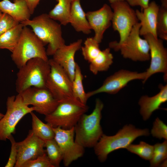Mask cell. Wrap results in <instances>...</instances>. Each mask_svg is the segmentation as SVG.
I'll return each mask as SVG.
<instances>
[{
    "mask_svg": "<svg viewBox=\"0 0 167 167\" xmlns=\"http://www.w3.org/2000/svg\"><path fill=\"white\" fill-rule=\"evenodd\" d=\"M157 37L167 40V5H162L159 8L156 26Z\"/></svg>",
    "mask_w": 167,
    "mask_h": 167,
    "instance_id": "obj_30",
    "label": "cell"
},
{
    "mask_svg": "<svg viewBox=\"0 0 167 167\" xmlns=\"http://www.w3.org/2000/svg\"><path fill=\"white\" fill-rule=\"evenodd\" d=\"M126 149L142 158L147 160H150L152 158L154 152L153 146L142 141L137 144H131Z\"/></svg>",
    "mask_w": 167,
    "mask_h": 167,
    "instance_id": "obj_29",
    "label": "cell"
},
{
    "mask_svg": "<svg viewBox=\"0 0 167 167\" xmlns=\"http://www.w3.org/2000/svg\"><path fill=\"white\" fill-rule=\"evenodd\" d=\"M140 23L133 27L126 41L118 45L109 46L114 51H120L123 58L134 61L144 62L150 59V49L148 42L140 37Z\"/></svg>",
    "mask_w": 167,
    "mask_h": 167,
    "instance_id": "obj_10",
    "label": "cell"
},
{
    "mask_svg": "<svg viewBox=\"0 0 167 167\" xmlns=\"http://www.w3.org/2000/svg\"><path fill=\"white\" fill-rule=\"evenodd\" d=\"M146 75L145 71L139 73L121 69L106 78L100 87L86 93L87 97L88 99L93 96L101 93L116 94L132 80L140 79L143 81Z\"/></svg>",
    "mask_w": 167,
    "mask_h": 167,
    "instance_id": "obj_14",
    "label": "cell"
},
{
    "mask_svg": "<svg viewBox=\"0 0 167 167\" xmlns=\"http://www.w3.org/2000/svg\"><path fill=\"white\" fill-rule=\"evenodd\" d=\"M149 135L148 129H139L131 124L126 125L114 135L108 136L103 134L93 147L95 153L99 161L103 162L111 152L126 148L139 137Z\"/></svg>",
    "mask_w": 167,
    "mask_h": 167,
    "instance_id": "obj_3",
    "label": "cell"
},
{
    "mask_svg": "<svg viewBox=\"0 0 167 167\" xmlns=\"http://www.w3.org/2000/svg\"><path fill=\"white\" fill-rule=\"evenodd\" d=\"M48 61L50 71L46 88L59 103L79 101L74 96L72 82L64 70L52 59H49Z\"/></svg>",
    "mask_w": 167,
    "mask_h": 167,
    "instance_id": "obj_8",
    "label": "cell"
},
{
    "mask_svg": "<svg viewBox=\"0 0 167 167\" xmlns=\"http://www.w3.org/2000/svg\"><path fill=\"white\" fill-rule=\"evenodd\" d=\"M130 6H140L143 10L146 8L149 4V0H125Z\"/></svg>",
    "mask_w": 167,
    "mask_h": 167,
    "instance_id": "obj_36",
    "label": "cell"
},
{
    "mask_svg": "<svg viewBox=\"0 0 167 167\" xmlns=\"http://www.w3.org/2000/svg\"><path fill=\"white\" fill-rule=\"evenodd\" d=\"M19 69L15 83L18 93L32 87L46 88L50 71L48 61L40 58H33Z\"/></svg>",
    "mask_w": 167,
    "mask_h": 167,
    "instance_id": "obj_4",
    "label": "cell"
},
{
    "mask_svg": "<svg viewBox=\"0 0 167 167\" xmlns=\"http://www.w3.org/2000/svg\"><path fill=\"white\" fill-rule=\"evenodd\" d=\"M45 144L44 141L35 135L32 130H30L24 139L16 143L18 153L14 167H21L26 162L45 153Z\"/></svg>",
    "mask_w": 167,
    "mask_h": 167,
    "instance_id": "obj_15",
    "label": "cell"
},
{
    "mask_svg": "<svg viewBox=\"0 0 167 167\" xmlns=\"http://www.w3.org/2000/svg\"><path fill=\"white\" fill-rule=\"evenodd\" d=\"M20 23L24 26L31 27L44 45L48 44L46 49L48 56H53L57 49L65 44L61 25L50 17L48 14H42Z\"/></svg>",
    "mask_w": 167,
    "mask_h": 167,
    "instance_id": "obj_1",
    "label": "cell"
},
{
    "mask_svg": "<svg viewBox=\"0 0 167 167\" xmlns=\"http://www.w3.org/2000/svg\"><path fill=\"white\" fill-rule=\"evenodd\" d=\"M81 39L66 45L65 44L57 49L52 58L64 70L72 82L75 73L76 63L75 60V53L81 49Z\"/></svg>",
    "mask_w": 167,
    "mask_h": 167,
    "instance_id": "obj_17",
    "label": "cell"
},
{
    "mask_svg": "<svg viewBox=\"0 0 167 167\" xmlns=\"http://www.w3.org/2000/svg\"><path fill=\"white\" fill-rule=\"evenodd\" d=\"M154 152L167 154V141L161 143H157L153 146Z\"/></svg>",
    "mask_w": 167,
    "mask_h": 167,
    "instance_id": "obj_37",
    "label": "cell"
},
{
    "mask_svg": "<svg viewBox=\"0 0 167 167\" xmlns=\"http://www.w3.org/2000/svg\"><path fill=\"white\" fill-rule=\"evenodd\" d=\"M84 59L90 63L99 54L101 50L99 44L93 37L87 38L85 41L84 45L81 48Z\"/></svg>",
    "mask_w": 167,
    "mask_h": 167,
    "instance_id": "obj_28",
    "label": "cell"
},
{
    "mask_svg": "<svg viewBox=\"0 0 167 167\" xmlns=\"http://www.w3.org/2000/svg\"><path fill=\"white\" fill-rule=\"evenodd\" d=\"M151 133L152 136L159 139H167V126L158 118H157L153 123Z\"/></svg>",
    "mask_w": 167,
    "mask_h": 167,
    "instance_id": "obj_31",
    "label": "cell"
},
{
    "mask_svg": "<svg viewBox=\"0 0 167 167\" xmlns=\"http://www.w3.org/2000/svg\"><path fill=\"white\" fill-rule=\"evenodd\" d=\"M159 8V6L153 1L149 3L148 7L141 11L139 10L135 11L136 17L138 20L140 21V36L150 34L155 37L158 38L156 26Z\"/></svg>",
    "mask_w": 167,
    "mask_h": 167,
    "instance_id": "obj_18",
    "label": "cell"
},
{
    "mask_svg": "<svg viewBox=\"0 0 167 167\" xmlns=\"http://www.w3.org/2000/svg\"><path fill=\"white\" fill-rule=\"evenodd\" d=\"M2 13L0 11V17L1 16Z\"/></svg>",
    "mask_w": 167,
    "mask_h": 167,
    "instance_id": "obj_41",
    "label": "cell"
},
{
    "mask_svg": "<svg viewBox=\"0 0 167 167\" xmlns=\"http://www.w3.org/2000/svg\"><path fill=\"white\" fill-rule=\"evenodd\" d=\"M21 23L0 36V49H6L11 52L17 45L24 27Z\"/></svg>",
    "mask_w": 167,
    "mask_h": 167,
    "instance_id": "obj_24",
    "label": "cell"
},
{
    "mask_svg": "<svg viewBox=\"0 0 167 167\" xmlns=\"http://www.w3.org/2000/svg\"><path fill=\"white\" fill-rule=\"evenodd\" d=\"M45 46L32 30L24 26L19 40L11 52V59L19 69L33 58L48 61L49 59Z\"/></svg>",
    "mask_w": 167,
    "mask_h": 167,
    "instance_id": "obj_5",
    "label": "cell"
},
{
    "mask_svg": "<svg viewBox=\"0 0 167 167\" xmlns=\"http://www.w3.org/2000/svg\"><path fill=\"white\" fill-rule=\"evenodd\" d=\"M88 109V106L79 101L60 102L53 112L45 116V120L53 127L70 129L74 127Z\"/></svg>",
    "mask_w": 167,
    "mask_h": 167,
    "instance_id": "obj_6",
    "label": "cell"
},
{
    "mask_svg": "<svg viewBox=\"0 0 167 167\" xmlns=\"http://www.w3.org/2000/svg\"><path fill=\"white\" fill-rule=\"evenodd\" d=\"M90 28L95 32L93 39L100 44L105 31L111 24L113 11L111 8L105 4L100 9L86 13Z\"/></svg>",
    "mask_w": 167,
    "mask_h": 167,
    "instance_id": "obj_16",
    "label": "cell"
},
{
    "mask_svg": "<svg viewBox=\"0 0 167 167\" xmlns=\"http://www.w3.org/2000/svg\"><path fill=\"white\" fill-rule=\"evenodd\" d=\"M167 154L153 152L152 158L149 160L150 166L156 167L167 159Z\"/></svg>",
    "mask_w": 167,
    "mask_h": 167,
    "instance_id": "obj_35",
    "label": "cell"
},
{
    "mask_svg": "<svg viewBox=\"0 0 167 167\" xmlns=\"http://www.w3.org/2000/svg\"><path fill=\"white\" fill-rule=\"evenodd\" d=\"M83 78L80 67L76 63L74 77L72 81L73 92L75 98L82 103L86 105L88 99L83 85Z\"/></svg>",
    "mask_w": 167,
    "mask_h": 167,
    "instance_id": "obj_26",
    "label": "cell"
},
{
    "mask_svg": "<svg viewBox=\"0 0 167 167\" xmlns=\"http://www.w3.org/2000/svg\"><path fill=\"white\" fill-rule=\"evenodd\" d=\"M0 11L19 23L30 19L31 15L24 0H14L13 2L9 0L0 1Z\"/></svg>",
    "mask_w": 167,
    "mask_h": 167,
    "instance_id": "obj_20",
    "label": "cell"
},
{
    "mask_svg": "<svg viewBox=\"0 0 167 167\" xmlns=\"http://www.w3.org/2000/svg\"><path fill=\"white\" fill-rule=\"evenodd\" d=\"M19 93L26 105H32L35 111L45 116L53 112L59 103L46 88L32 87Z\"/></svg>",
    "mask_w": 167,
    "mask_h": 167,
    "instance_id": "obj_11",
    "label": "cell"
},
{
    "mask_svg": "<svg viewBox=\"0 0 167 167\" xmlns=\"http://www.w3.org/2000/svg\"><path fill=\"white\" fill-rule=\"evenodd\" d=\"M26 2L31 15L33 14L35 10L41 0H24Z\"/></svg>",
    "mask_w": 167,
    "mask_h": 167,
    "instance_id": "obj_38",
    "label": "cell"
},
{
    "mask_svg": "<svg viewBox=\"0 0 167 167\" xmlns=\"http://www.w3.org/2000/svg\"><path fill=\"white\" fill-rule=\"evenodd\" d=\"M143 36L149 45L151 62L149 67L145 71L146 77L143 83L144 84L150 77L158 73H163L164 80L166 81L167 50L164 46L163 40L150 34Z\"/></svg>",
    "mask_w": 167,
    "mask_h": 167,
    "instance_id": "obj_13",
    "label": "cell"
},
{
    "mask_svg": "<svg viewBox=\"0 0 167 167\" xmlns=\"http://www.w3.org/2000/svg\"><path fill=\"white\" fill-rule=\"evenodd\" d=\"M110 4L120 1H125V0H108Z\"/></svg>",
    "mask_w": 167,
    "mask_h": 167,
    "instance_id": "obj_39",
    "label": "cell"
},
{
    "mask_svg": "<svg viewBox=\"0 0 167 167\" xmlns=\"http://www.w3.org/2000/svg\"><path fill=\"white\" fill-rule=\"evenodd\" d=\"M45 142L46 154L50 162L54 167H59L63 159L62 154L59 147L54 138Z\"/></svg>",
    "mask_w": 167,
    "mask_h": 167,
    "instance_id": "obj_27",
    "label": "cell"
},
{
    "mask_svg": "<svg viewBox=\"0 0 167 167\" xmlns=\"http://www.w3.org/2000/svg\"><path fill=\"white\" fill-rule=\"evenodd\" d=\"M19 23L8 14L2 13L0 17V36Z\"/></svg>",
    "mask_w": 167,
    "mask_h": 167,
    "instance_id": "obj_33",
    "label": "cell"
},
{
    "mask_svg": "<svg viewBox=\"0 0 167 167\" xmlns=\"http://www.w3.org/2000/svg\"><path fill=\"white\" fill-rule=\"evenodd\" d=\"M54 139L62 151L63 164L68 167L74 161L81 157L84 152V148L75 141L74 127L65 129L60 127H53Z\"/></svg>",
    "mask_w": 167,
    "mask_h": 167,
    "instance_id": "obj_12",
    "label": "cell"
},
{
    "mask_svg": "<svg viewBox=\"0 0 167 167\" xmlns=\"http://www.w3.org/2000/svg\"><path fill=\"white\" fill-rule=\"evenodd\" d=\"M4 116V114L0 112V120Z\"/></svg>",
    "mask_w": 167,
    "mask_h": 167,
    "instance_id": "obj_40",
    "label": "cell"
},
{
    "mask_svg": "<svg viewBox=\"0 0 167 167\" xmlns=\"http://www.w3.org/2000/svg\"><path fill=\"white\" fill-rule=\"evenodd\" d=\"M58 2L48 14L52 19L64 26L70 23V13L73 0H56Z\"/></svg>",
    "mask_w": 167,
    "mask_h": 167,
    "instance_id": "obj_22",
    "label": "cell"
},
{
    "mask_svg": "<svg viewBox=\"0 0 167 167\" xmlns=\"http://www.w3.org/2000/svg\"><path fill=\"white\" fill-rule=\"evenodd\" d=\"M24 102L20 93L8 96L6 101V112L0 120V140L6 141L12 134L19 121L27 114L34 111Z\"/></svg>",
    "mask_w": 167,
    "mask_h": 167,
    "instance_id": "obj_7",
    "label": "cell"
},
{
    "mask_svg": "<svg viewBox=\"0 0 167 167\" xmlns=\"http://www.w3.org/2000/svg\"><path fill=\"white\" fill-rule=\"evenodd\" d=\"M11 143V150L7 162L5 165V167H14L16 163L17 156V149L16 143L12 135L8 138Z\"/></svg>",
    "mask_w": 167,
    "mask_h": 167,
    "instance_id": "obj_34",
    "label": "cell"
},
{
    "mask_svg": "<svg viewBox=\"0 0 167 167\" xmlns=\"http://www.w3.org/2000/svg\"><path fill=\"white\" fill-rule=\"evenodd\" d=\"M160 91L151 97L147 95L141 96L138 104L140 106V113L144 121L148 120L153 112L160 108V106L167 101V85L160 84Z\"/></svg>",
    "mask_w": 167,
    "mask_h": 167,
    "instance_id": "obj_19",
    "label": "cell"
},
{
    "mask_svg": "<svg viewBox=\"0 0 167 167\" xmlns=\"http://www.w3.org/2000/svg\"><path fill=\"white\" fill-rule=\"evenodd\" d=\"M113 58L109 47L101 50L96 57L89 63L90 71L95 75L99 72L107 71L113 63Z\"/></svg>",
    "mask_w": 167,
    "mask_h": 167,
    "instance_id": "obj_23",
    "label": "cell"
},
{
    "mask_svg": "<svg viewBox=\"0 0 167 167\" xmlns=\"http://www.w3.org/2000/svg\"><path fill=\"white\" fill-rule=\"evenodd\" d=\"M125 1L110 4L113 10L112 27L114 31L118 32L120 39L119 42L116 41L110 42L109 46L118 45L123 43L133 26L138 22L135 11Z\"/></svg>",
    "mask_w": 167,
    "mask_h": 167,
    "instance_id": "obj_9",
    "label": "cell"
},
{
    "mask_svg": "<svg viewBox=\"0 0 167 167\" xmlns=\"http://www.w3.org/2000/svg\"><path fill=\"white\" fill-rule=\"evenodd\" d=\"M21 167H54L50 162L46 153L37 158L28 161Z\"/></svg>",
    "mask_w": 167,
    "mask_h": 167,
    "instance_id": "obj_32",
    "label": "cell"
},
{
    "mask_svg": "<svg viewBox=\"0 0 167 167\" xmlns=\"http://www.w3.org/2000/svg\"><path fill=\"white\" fill-rule=\"evenodd\" d=\"M30 113L32 118V130L35 135L45 142L54 139L53 127L49 123L43 122L33 112Z\"/></svg>",
    "mask_w": 167,
    "mask_h": 167,
    "instance_id": "obj_25",
    "label": "cell"
},
{
    "mask_svg": "<svg viewBox=\"0 0 167 167\" xmlns=\"http://www.w3.org/2000/svg\"><path fill=\"white\" fill-rule=\"evenodd\" d=\"M104 106L101 100L96 99L92 113L83 114L74 126L75 142L84 148L94 147L103 134L100 122Z\"/></svg>",
    "mask_w": 167,
    "mask_h": 167,
    "instance_id": "obj_2",
    "label": "cell"
},
{
    "mask_svg": "<svg viewBox=\"0 0 167 167\" xmlns=\"http://www.w3.org/2000/svg\"><path fill=\"white\" fill-rule=\"evenodd\" d=\"M80 1L73 0L72 2L70 23L76 31L88 34L91 32V29Z\"/></svg>",
    "mask_w": 167,
    "mask_h": 167,
    "instance_id": "obj_21",
    "label": "cell"
}]
</instances>
